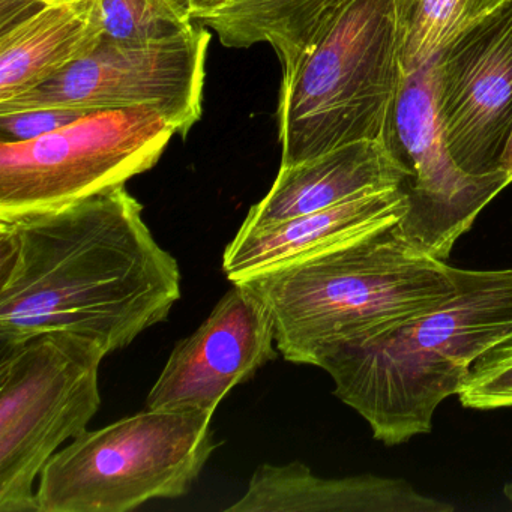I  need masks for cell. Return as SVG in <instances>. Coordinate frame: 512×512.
Segmentation results:
<instances>
[{
	"mask_svg": "<svg viewBox=\"0 0 512 512\" xmlns=\"http://www.w3.org/2000/svg\"><path fill=\"white\" fill-rule=\"evenodd\" d=\"M181 281L125 187L0 221V347L71 332L125 349L169 317Z\"/></svg>",
	"mask_w": 512,
	"mask_h": 512,
	"instance_id": "obj_1",
	"label": "cell"
},
{
	"mask_svg": "<svg viewBox=\"0 0 512 512\" xmlns=\"http://www.w3.org/2000/svg\"><path fill=\"white\" fill-rule=\"evenodd\" d=\"M500 170L505 172L509 178L512 179V139L509 142L508 149H506L505 155H503L502 164H500Z\"/></svg>",
	"mask_w": 512,
	"mask_h": 512,
	"instance_id": "obj_22",
	"label": "cell"
},
{
	"mask_svg": "<svg viewBox=\"0 0 512 512\" xmlns=\"http://www.w3.org/2000/svg\"><path fill=\"white\" fill-rule=\"evenodd\" d=\"M506 2L509 0H395L403 73L430 64L458 35Z\"/></svg>",
	"mask_w": 512,
	"mask_h": 512,
	"instance_id": "obj_17",
	"label": "cell"
},
{
	"mask_svg": "<svg viewBox=\"0 0 512 512\" xmlns=\"http://www.w3.org/2000/svg\"><path fill=\"white\" fill-rule=\"evenodd\" d=\"M175 2L179 7L184 8L190 14L191 19L196 22L200 17L223 7L227 0H175Z\"/></svg>",
	"mask_w": 512,
	"mask_h": 512,
	"instance_id": "obj_21",
	"label": "cell"
},
{
	"mask_svg": "<svg viewBox=\"0 0 512 512\" xmlns=\"http://www.w3.org/2000/svg\"><path fill=\"white\" fill-rule=\"evenodd\" d=\"M407 172L383 140L341 146L292 167H280L271 190L241 227H263L332 208L371 191L400 188Z\"/></svg>",
	"mask_w": 512,
	"mask_h": 512,
	"instance_id": "obj_13",
	"label": "cell"
},
{
	"mask_svg": "<svg viewBox=\"0 0 512 512\" xmlns=\"http://www.w3.org/2000/svg\"><path fill=\"white\" fill-rule=\"evenodd\" d=\"M505 494H506V496H508L509 500H512V482H511V484L506 485Z\"/></svg>",
	"mask_w": 512,
	"mask_h": 512,
	"instance_id": "obj_24",
	"label": "cell"
},
{
	"mask_svg": "<svg viewBox=\"0 0 512 512\" xmlns=\"http://www.w3.org/2000/svg\"><path fill=\"white\" fill-rule=\"evenodd\" d=\"M214 413L146 409L59 449L40 475L38 512H127L185 496L218 448Z\"/></svg>",
	"mask_w": 512,
	"mask_h": 512,
	"instance_id": "obj_5",
	"label": "cell"
},
{
	"mask_svg": "<svg viewBox=\"0 0 512 512\" xmlns=\"http://www.w3.org/2000/svg\"><path fill=\"white\" fill-rule=\"evenodd\" d=\"M454 275L457 290L439 307L317 362L335 395L385 445L430 433L437 407L458 394L485 352L512 335V269L454 268Z\"/></svg>",
	"mask_w": 512,
	"mask_h": 512,
	"instance_id": "obj_3",
	"label": "cell"
},
{
	"mask_svg": "<svg viewBox=\"0 0 512 512\" xmlns=\"http://www.w3.org/2000/svg\"><path fill=\"white\" fill-rule=\"evenodd\" d=\"M433 61L437 113L455 163L470 175L500 172L512 139V0Z\"/></svg>",
	"mask_w": 512,
	"mask_h": 512,
	"instance_id": "obj_10",
	"label": "cell"
},
{
	"mask_svg": "<svg viewBox=\"0 0 512 512\" xmlns=\"http://www.w3.org/2000/svg\"><path fill=\"white\" fill-rule=\"evenodd\" d=\"M457 395L467 409L512 407V335L473 364Z\"/></svg>",
	"mask_w": 512,
	"mask_h": 512,
	"instance_id": "obj_19",
	"label": "cell"
},
{
	"mask_svg": "<svg viewBox=\"0 0 512 512\" xmlns=\"http://www.w3.org/2000/svg\"><path fill=\"white\" fill-rule=\"evenodd\" d=\"M349 0H227L196 20L227 49L268 44L280 59L286 88L326 26Z\"/></svg>",
	"mask_w": 512,
	"mask_h": 512,
	"instance_id": "obj_16",
	"label": "cell"
},
{
	"mask_svg": "<svg viewBox=\"0 0 512 512\" xmlns=\"http://www.w3.org/2000/svg\"><path fill=\"white\" fill-rule=\"evenodd\" d=\"M409 211L400 188L371 191L332 208L263 227H241L223 256V271L232 283L350 239L394 226Z\"/></svg>",
	"mask_w": 512,
	"mask_h": 512,
	"instance_id": "obj_12",
	"label": "cell"
},
{
	"mask_svg": "<svg viewBox=\"0 0 512 512\" xmlns=\"http://www.w3.org/2000/svg\"><path fill=\"white\" fill-rule=\"evenodd\" d=\"M232 284L200 328L176 344L146 409L215 413L235 386L278 358L271 311L250 287Z\"/></svg>",
	"mask_w": 512,
	"mask_h": 512,
	"instance_id": "obj_11",
	"label": "cell"
},
{
	"mask_svg": "<svg viewBox=\"0 0 512 512\" xmlns=\"http://www.w3.org/2000/svg\"><path fill=\"white\" fill-rule=\"evenodd\" d=\"M211 31H188L143 44L101 41L94 53L40 88L0 104V113L31 109L77 112L152 107L187 137L203 113Z\"/></svg>",
	"mask_w": 512,
	"mask_h": 512,
	"instance_id": "obj_8",
	"label": "cell"
},
{
	"mask_svg": "<svg viewBox=\"0 0 512 512\" xmlns=\"http://www.w3.org/2000/svg\"><path fill=\"white\" fill-rule=\"evenodd\" d=\"M104 40L143 44L166 40L194 25L190 14L175 0H98Z\"/></svg>",
	"mask_w": 512,
	"mask_h": 512,
	"instance_id": "obj_18",
	"label": "cell"
},
{
	"mask_svg": "<svg viewBox=\"0 0 512 512\" xmlns=\"http://www.w3.org/2000/svg\"><path fill=\"white\" fill-rule=\"evenodd\" d=\"M227 512H451L454 506L418 493L406 479L361 475L320 478L305 464L265 463Z\"/></svg>",
	"mask_w": 512,
	"mask_h": 512,
	"instance_id": "obj_14",
	"label": "cell"
},
{
	"mask_svg": "<svg viewBox=\"0 0 512 512\" xmlns=\"http://www.w3.org/2000/svg\"><path fill=\"white\" fill-rule=\"evenodd\" d=\"M107 355L97 341L71 332L0 347V512H38L35 481L100 409L98 374Z\"/></svg>",
	"mask_w": 512,
	"mask_h": 512,
	"instance_id": "obj_6",
	"label": "cell"
},
{
	"mask_svg": "<svg viewBox=\"0 0 512 512\" xmlns=\"http://www.w3.org/2000/svg\"><path fill=\"white\" fill-rule=\"evenodd\" d=\"M236 283L271 311L284 359L314 367L338 347L394 332L457 290L454 268L410 244L398 224Z\"/></svg>",
	"mask_w": 512,
	"mask_h": 512,
	"instance_id": "obj_2",
	"label": "cell"
},
{
	"mask_svg": "<svg viewBox=\"0 0 512 512\" xmlns=\"http://www.w3.org/2000/svg\"><path fill=\"white\" fill-rule=\"evenodd\" d=\"M34 2H38L41 5L47 4H56V2H65V0H34Z\"/></svg>",
	"mask_w": 512,
	"mask_h": 512,
	"instance_id": "obj_23",
	"label": "cell"
},
{
	"mask_svg": "<svg viewBox=\"0 0 512 512\" xmlns=\"http://www.w3.org/2000/svg\"><path fill=\"white\" fill-rule=\"evenodd\" d=\"M85 112L68 109H31L0 113V142H26L53 133L79 119Z\"/></svg>",
	"mask_w": 512,
	"mask_h": 512,
	"instance_id": "obj_20",
	"label": "cell"
},
{
	"mask_svg": "<svg viewBox=\"0 0 512 512\" xmlns=\"http://www.w3.org/2000/svg\"><path fill=\"white\" fill-rule=\"evenodd\" d=\"M403 77L395 0H349L281 88L280 167L382 140Z\"/></svg>",
	"mask_w": 512,
	"mask_h": 512,
	"instance_id": "obj_4",
	"label": "cell"
},
{
	"mask_svg": "<svg viewBox=\"0 0 512 512\" xmlns=\"http://www.w3.org/2000/svg\"><path fill=\"white\" fill-rule=\"evenodd\" d=\"M104 37L98 0L47 4L0 34V104L40 88L95 52Z\"/></svg>",
	"mask_w": 512,
	"mask_h": 512,
	"instance_id": "obj_15",
	"label": "cell"
},
{
	"mask_svg": "<svg viewBox=\"0 0 512 512\" xmlns=\"http://www.w3.org/2000/svg\"><path fill=\"white\" fill-rule=\"evenodd\" d=\"M382 140L407 172L401 190L409 211L398 226L410 244L446 262L455 242L512 179L502 170L470 175L455 163L437 113L434 61L404 74Z\"/></svg>",
	"mask_w": 512,
	"mask_h": 512,
	"instance_id": "obj_9",
	"label": "cell"
},
{
	"mask_svg": "<svg viewBox=\"0 0 512 512\" xmlns=\"http://www.w3.org/2000/svg\"><path fill=\"white\" fill-rule=\"evenodd\" d=\"M152 107L98 110L46 136L0 142V221L58 211L125 187L175 136Z\"/></svg>",
	"mask_w": 512,
	"mask_h": 512,
	"instance_id": "obj_7",
	"label": "cell"
}]
</instances>
